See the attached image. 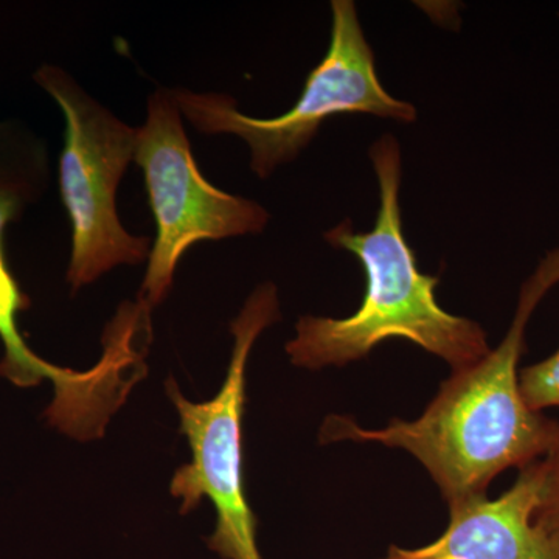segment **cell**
I'll return each mask as SVG.
<instances>
[{
  "instance_id": "1",
  "label": "cell",
  "mask_w": 559,
  "mask_h": 559,
  "mask_svg": "<svg viewBox=\"0 0 559 559\" xmlns=\"http://www.w3.org/2000/svg\"><path fill=\"white\" fill-rule=\"evenodd\" d=\"M554 286L538 266L522 285L499 347L452 371L418 418H395L385 428L366 429L353 418L331 415L320 428V443L355 441L407 451L428 471L448 506L487 495L503 471L546 457L558 439L559 421L525 404L518 367L528 320Z\"/></svg>"
},
{
  "instance_id": "2",
  "label": "cell",
  "mask_w": 559,
  "mask_h": 559,
  "mask_svg": "<svg viewBox=\"0 0 559 559\" xmlns=\"http://www.w3.org/2000/svg\"><path fill=\"white\" fill-rule=\"evenodd\" d=\"M370 160L380 183V210L373 229L358 234L352 221L325 234L337 249L348 250L366 272V294L355 314L344 319L304 316L296 337L286 344L290 362L300 369L344 367L366 359L389 340H406L450 364L452 371L487 356V331L479 323L440 307L439 277L423 274L404 238L400 207V143L385 134L371 145Z\"/></svg>"
},
{
  "instance_id": "3",
  "label": "cell",
  "mask_w": 559,
  "mask_h": 559,
  "mask_svg": "<svg viewBox=\"0 0 559 559\" xmlns=\"http://www.w3.org/2000/svg\"><path fill=\"white\" fill-rule=\"evenodd\" d=\"M329 51L305 80L296 105L274 119H253L237 102L216 92L173 91L180 112L202 134H234L248 143L250 168L261 179L310 145L323 121L341 114H371L412 123L417 110L381 84L352 0H333Z\"/></svg>"
},
{
  "instance_id": "4",
  "label": "cell",
  "mask_w": 559,
  "mask_h": 559,
  "mask_svg": "<svg viewBox=\"0 0 559 559\" xmlns=\"http://www.w3.org/2000/svg\"><path fill=\"white\" fill-rule=\"evenodd\" d=\"M33 80L64 116L60 193L72 226L68 282L76 293L120 264L150 257L151 240L124 229L117 189L138 150L139 128L91 97L64 69L44 64Z\"/></svg>"
},
{
  "instance_id": "5",
  "label": "cell",
  "mask_w": 559,
  "mask_h": 559,
  "mask_svg": "<svg viewBox=\"0 0 559 559\" xmlns=\"http://www.w3.org/2000/svg\"><path fill=\"white\" fill-rule=\"evenodd\" d=\"M278 319L277 289L264 283L231 320L229 370L215 399L193 403L180 393L175 380L167 381L180 432L191 450V462L176 471L170 491L180 499V514L197 509L204 498L215 506L216 527L207 546L223 559H263L257 540L259 522L250 509L242 474V417L250 352L260 334Z\"/></svg>"
},
{
  "instance_id": "6",
  "label": "cell",
  "mask_w": 559,
  "mask_h": 559,
  "mask_svg": "<svg viewBox=\"0 0 559 559\" xmlns=\"http://www.w3.org/2000/svg\"><path fill=\"white\" fill-rule=\"evenodd\" d=\"M134 162L143 171L156 221L139 296L148 308L167 299L176 266L191 246L261 234L270 221L259 202L216 189L202 176L173 91L162 87L151 94Z\"/></svg>"
},
{
  "instance_id": "7",
  "label": "cell",
  "mask_w": 559,
  "mask_h": 559,
  "mask_svg": "<svg viewBox=\"0 0 559 559\" xmlns=\"http://www.w3.org/2000/svg\"><path fill=\"white\" fill-rule=\"evenodd\" d=\"M49 151L46 142L17 120H0V341L5 355L0 360V377L32 388L43 380L53 382V403H76L91 389V371L51 366L33 353L22 337L17 316L31 308L11 274L3 249V234L25 210L36 204L49 186Z\"/></svg>"
},
{
  "instance_id": "8",
  "label": "cell",
  "mask_w": 559,
  "mask_h": 559,
  "mask_svg": "<svg viewBox=\"0 0 559 559\" xmlns=\"http://www.w3.org/2000/svg\"><path fill=\"white\" fill-rule=\"evenodd\" d=\"M546 484L544 459L520 469L498 499L487 495L448 506L450 524L432 543L390 546L380 559H559V538L535 521Z\"/></svg>"
},
{
  "instance_id": "9",
  "label": "cell",
  "mask_w": 559,
  "mask_h": 559,
  "mask_svg": "<svg viewBox=\"0 0 559 559\" xmlns=\"http://www.w3.org/2000/svg\"><path fill=\"white\" fill-rule=\"evenodd\" d=\"M520 385L530 409L559 407V348L549 358L520 370Z\"/></svg>"
},
{
  "instance_id": "10",
  "label": "cell",
  "mask_w": 559,
  "mask_h": 559,
  "mask_svg": "<svg viewBox=\"0 0 559 559\" xmlns=\"http://www.w3.org/2000/svg\"><path fill=\"white\" fill-rule=\"evenodd\" d=\"M546 462V484H544L543 499L536 511L535 521L547 532L559 538V432L554 448L544 457Z\"/></svg>"
},
{
  "instance_id": "11",
  "label": "cell",
  "mask_w": 559,
  "mask_h": 559,
  "mask_svg": "<svg viewBox=\"0 0 559 559\" xmlns=\"http://www.w3.org/2000/svg\"><path fill=\"white\" fill-rule=\"evenodd\" d=\"M544 272L549 275L555 285L559 283V249L551 250L539 263Z\"/></svg>"
}]
</instances>
